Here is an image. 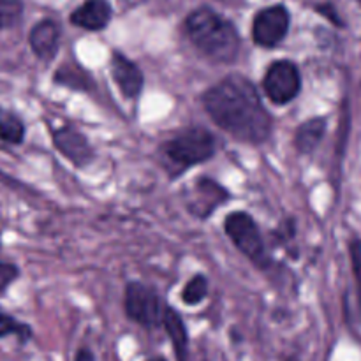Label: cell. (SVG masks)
I'll use <instances>...</instances> for the list:
<instances>
[{
	"label": "cell",
	"instance_id": "obj_9",
	"mask_svg": "<svg viewBox=\"0 0 361 361\" xmlns=\"http://www.w3.org/2000/svg\"><path fill=\"white\" fill-rule=\"evenodd\" d=\"M228 190L219 185L217 182L200 178L192 187V192L187 194V207L197 217H208L214 214L215 208L228 201Z\"/></svg>",
	"mask_w": 361,
	"mask_h": 361
},
{
	"label": "cell",
	"instance_id": "obj_22",
	"mask_svg": "<svg viewBox=\"0 0 361 361\" xmlns=\"http://www.w3.org/2000/svg\"><path fill=\"white\" fill-rule=\"evenodd\" d=\"M317 11H319V13L323 14V16H326L330 21H334L335 25H338V27H342V25H344V23H342L341 18H338V14L335 13L334 7L328 6V4H326V6H319V7H317Z\"/></svg>",
	"mask_w": 361,
	"mask_h": 361
},
{
	"label": "cell",
	"instance_id": "obj_15",
	"mask_svg": "<svg viewBox=\"0 0 361 361\" xmlns=\"http://www.w3.org/2000/svg\"><path fill=\"white\" fill-rule=\"evenodd\" d=\"M25 137L23 120L16 113L0 108V140L11 145H20Z\"/></svg>",
	"mask_w": 361,
	"mask_h": 361
},
{
	"label": "cell",
	"instance_id": "obj_23",
	"mask_svg": "<svg viewBox=\"0 0 361 361\" xmlns=\"http://www.w3.org/2000/svg\"><path fill=\"white\" fill-rule=\"evenodd\" d=\"M74 361H95V355L88 348H80L74 356Z\"/></svg>",
	"mask_w": 361,
	"mask_h": 361
},
{
	"label": "cell",
	"instance_id": "obj_3",
	"mask_svg": "<svg viewBox=\"0 0 361 361\" xmlns=\"http://www.w3.org/2000/svg\"><path fill=\"white\" fill-rule=\"evenodd\" d=\"M166 157L182 171L214 157L215 137L203 127H189L162 147Z\"/></svg>",
	"mask_w": 361,
	"mask_h": 361
},
{
	"label": "cell",
	"instance_id": "obj_19",
	"mask_svg": "<svg viewBox=\"0 0 361 361\" xmlns=\"http://www.w3.org/2000/svg\"><path fill=\"white\" fill-rule=\"evenodd\" d=\"M21 14H23V4L20 0H0V30L16 25Z\"/></svg>",
	"mask_w": 361,
	"mask_h": 361
},
{
	"label": "cell",
	"instance_id": "obj_21",
	"mask_svg": "<svg viewBox=\"0 0 361 361\" xmlns=\"http://www.w3.org/2000/svg\"><path fill=\"white\" fill-rule=\"evenodd\" d=\"M18 275H20V270H18L14 264L4 263V261L0 259V293L6 291V289L16 281Z\"/></svg>",
	"mask_w": 361,
	"mask_h": 361
},
{
	"label": "cell",
	"instance_id": "obj_20",
	"mask_svg": "<svg viewBox=\"0 0 361 361\" xmlns=\"http://www.w3.org/2000/svg\"><path fill=\"white\" fill-rule=\"evenodd\" d=\"M349 254H351L353 274L356 279V288H358V300L361 307V240H353L349 243Z\"/></svg>",
	"mask_w": 361,
	"mask_h": 361
},
{
	"label": "cell",
	"instance_id": "obj_16",
	"mask_svg": "<svg viewBox=\"0 0 361 361\" xmlns=\"http://www.w3.org/2000/svg\"><path fill=\"white\" fill-rule=\"evenodd\" d=\"M208 296V281L204 275H196L185 284L182 291V300L185 305H200Z\"/></svg>",
	"mask_w": 361,
	"mask_h": 361
},
{
	"label": "cell",
	"instance_id": "obj_14",
	"mask_svg": "<svg viewBox=\"0 0 361 361\" xmlns=\"http://www.w3.org/2000/svg\"><path fill=\"white\" fill-rule=\"evenodd\" d=\"M326 133V118H310L298 127L295 136V145L300 154H312L321 143Z\"/></svg>",
	"mask_w": 361,
	"mask_h": 361
},
{
	"label": "cell",
	"instance_id": "obj_8",
	"mask_svg": "<svg viewBox=\"0 0 361 361\" xmlns=\"http://www.w3.org/2000/svg\"><path fill=\"white\" fill-rule=\"evenodd\" d=\"M53 145L63 157L69 159L78 168H83L94 159V150L87 137L71 126H63L53 130Z\"/></svg>",
	"mask_w": 361,
	"mask_h": 361
},
{
	"label": "cell",
	"instance_id": "obj_25",
	"mask_svg": "<svg viewBox=\"0 0 361 361\" xmlns=\"http://www.w3.org/2000/svg\"><path fill=\"white\" fill-rule=\"evenodd\" d=\"M360 2H361V0H360Z\"/></svg>",
	"mask_w": 361,
	"mask_h": 361
},
{
	"label": "cell",
	"instance_id": "obj_17",
	"mask_svg": "<svg viewBox=\"0 0 361 361\" xmlns=\"http://www.w3.org/2000/svg\"><path fill=\"white\" fill-rule=\"evenodd\" d=\"M9 335H16L18 341L25 344L32 338V328L28 324L20 323L14 317L7 316V314L0 312V338L9 337Z\"/></svg>",
	"mask_w": 361,
	"mask_h": 361
},
{
	"label": "cell",
	"instance_id": "obj_7",
	"mask_svg": "<svg viewBox=\"0 0 361 361\" xmlns=\"http://www.w3.org/2000/svg\"><path fill=\"white\" fill-rule=\"evenodd\" d=\"M289 28V13L284 6H271L254 18L252 37L263 48H274L286 37Z\"/></svg>",
	"mask_w": 361,
	"mask_h": 361
},
{
	"label": "cell",
	"instance_id": "obj_18",
	"mask_svg": "<svg viewBox=\"0 0 361 361\" xmlns=\"http://www.w3.org/2000/svg\"><path fill=\"white\" fill-rule=\"evenodd\" d=\"M55 80L59 81L60 85H69L73 88H85L87 90L90 87V78L87 76L85 71H81L80 67H60V71L56 73Z\"/></svg>",
	"mask_w": 361,
	"mask_h": 361
},
{
	"label": "cell",
	"instance_id": "obj_24",
	"mask_svg": "<svg viewBox=\"0 0 361 361\" xmlns=\"http://www.w3.org/2000/svg\"><path fill=\"white\" fill-rule=\"evenodd\" d=\"M147 361H166V360L162 358V356H155V358H150V360H147Z\"/></svg>",
	"mask_w": 361,
	"mask_h": 361
},
{
	"label": "cell",
	"instance_id": "obj_12",
	"mask_svg": "<svg viewBox=\"0 0 361 361\" xmlns=\"http://www.w3.org/2000/svg\"><path fill=\"white\" fill-rule=\"evenodd\" d=\"M109 20H111V6L108 0H87L71 14V21L87 30H102Z\"/></svg>",
	"mask_w": 361,
	"mask_h": 361
},
{
	"label": "cell",
	"instance_id": "obj_11",
	"mask_svg": "<svg viewBox=\"0 0 361 361\" xmlns=\"http://www.w3.org/2000/svg\"><path fill=\"white\" fill-rule=\"evenodd\" d=\"M60 28L53 20H42L35 25L28 35V42L41 60H51L59 49Z\"/></svg>",
	"mask_w": 361,
	"mask_h": 361
},
{
	"label": "cell",
	"instance_id": "obj_10",
	"mask_svg": "<svg viewBox=\"0 0 361 361\" xmlns=\"http://www.w3.org/2000/svg\"><path fill=\"white\" fill-rule=\"evenodd\" d=\"M111 74L115 83L118 85L120 92L126 97H137L141 90H143V73H141V69L136 63L130 62L122 53H115L111 56Z\"/></svg>",
	"mask_w": 361,
	"mask_h": 361
},
{
	"label": "cell",
	"instance_id": "obj_1",
	"mask_svg": "<svg viewBox=\"0 0 361 361\" xmlns=\"http://www.w3.org/2000/svg\"><path fill=\"white\" fill-rule=\"evenodd\" d=\"M203 106L215 123L235 140L259 145L270 137L271 116L257 88L240 74H231L203 94Z\"/></svg>",
	"mask_w": 361,
	"mask_h": 361
},
{
	"label": "cell",
	"instance_id": "obj_2",
	"mask_svg": "<svg viewBox=\"0 0 361 361\" xmlns=\"http://www.w3.org/2000/svg\"><path fill=\"white\" fill-rule=\"evenodd\" d=\"M185 30L194 46L214 62L231 63L238 56L240 35L235 25L208 7L189 14Z\"/></svg>",
	"mask_w": 361,
	"mask_h": 361
},
{
	"label": "cell",
	"instance_id": "obj_4",
	"mask_svg": "<svg viewBox=\"0 0 361 361\" xmlns=\"http://www.w3.org/2000/svg\"><path fill=\"white\" fill-rule=\"evenodd\" d=\"M126 314L130 321L145 328H157L164 319L166 307L154 289L141 282H129L126 286Z\"/></svg>",
	"mask_w": 361,
	"mask_h": 361
},
{
	"label": "cell",
	"instance_id": "obj_5",
	"mask_svg": "<svg viewBox=\"0 0 361 361\" xmlns=\"http://www.w3.org/2000/svg\"><path fill=\"white\" fill-rule=\"evenodd\" d=\"M224 228L236 249L245 254L250 261L264 267L268 263L267 250H264L263 238H261L259 228L256 221L245 212H235L226 217Z\"/></svg>",
	"mask_w": 361,
	"mask_h": 361
},
{
	"label": "cell",
	"instance_id": "obj_13",
	"mask_svg": "<svg viewBox=\"0 0 361 361\" xmlns=\"http://www.w3.org/2000/svg\"><path fill=\"white\" fill-rule=\"evenodd\" d=\"M162 326H164L169 338H171L176 361H187V353H189V335H187V328L185 324H183V319L178 316V312H176L173 307H166Z\"/></svg>",
	"mask_w": 361,
	"mask_h": 361
},
{
	"label": "cell",
	"instance_id": "obj_6",
	"mask_svg": "<svg viewBox=\"0 0 361 361\" xmlns=\"http://www.w3.org/2000/svg\"><path fill=\"white\" fill-rule=\"evenodd\" d=\"M263 88L271 102L275 104H288L302 88V76L298 67L289 60H279L268 67L263 78Z\"/></svg>",
	"mask_w": 361,
	"mask_h": 361
}]
</instances>
